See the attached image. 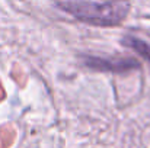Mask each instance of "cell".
<instances>
[{
    "instance_id": "obj_1",
    "label": "cell",
    "mask_w": 150,
    "mask_h": 148,
    "mask_svg": "<svg viewBox=\"0 0 150 148\" xmlns=\"http://www.w3.org/2000/svg\"><path fill=\"white\" fill-rule=\"evenodd\" d=\"M58 6L83 23L93 26H115L127 18L131 3L130 0H108L103 3L70 0Z\"/></svg>"
},
{
    "instance_id": "obj_3",
    "label": "cell",
    "mask_w": 150,
    "mask_h": 148,
    "mask_svg": "<svg viewBox=\"0 0 150 148\" xmlns=\"http://www.w3.org/2000/svg\"><path fill=\"white\" fill-rule=\"evenodd\" d=\"M122 44L125 47L131 48L133 51H136L140 57H143V60H146L149 62V65H150V45L147 42H144V41L136 38V36L128 35V36H125L122 39Z\"/></svg>"
},
{
    "instance_id": "obj_2",
    "label": "cell",
    "mask_w": 150,
    "mask_h": 148,
    "mask_svg": "<svg viewBox=\"0 0 150 148\" xmlns=\"http://www.w3.org/2000/svg\"><path fill=\"white\" fill-rule=\"evenodd\" d=\"M82 61L86 67L95 71L103 73H127L136 68H140V62L134 58H122V57H95V55H83Z\"/></svg>"
}]
</instances>
